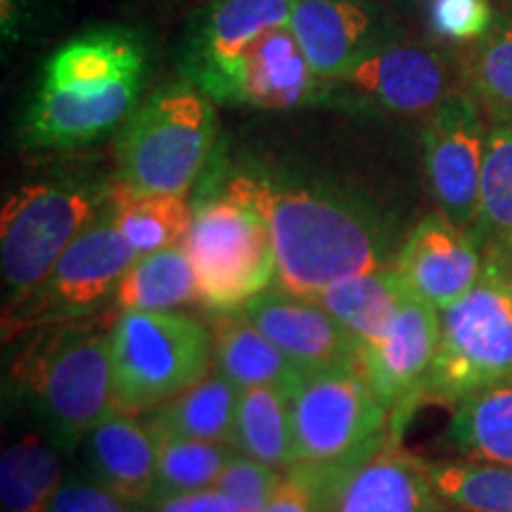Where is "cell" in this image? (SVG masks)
<instances>
[{"label":"cell","instance_id":"obj_1","mask_svg":"<svg viewBox=\"0 0 512 512\" xmlns=\"http://www.w3.org/2000/svg\"><path fill=\"white\" fill-rule=\"evenodd\" d=\"M223 190L252 204L266 219L278 290L313 299L337 280L389 266L380 221L351 197L256 171L233 176Z\"/></svg>","mask_w":512,"mask_h":512},{"label":"cell","instance_id":"obj_2","mask_svg":"<svg viewBox=\"0 0 512 512\" xmlns=\"http://www.w3.org/2000/svg\"><path fill=\"white\" fill-rule=\"evenodd\" d=\"M147 76L136 31L105 27L57 48L43 67L22 133L36 147L91 143L131 119Z\"/></svg>","mask_w":512,"mask_h":512},{"label":"cell","instance_id":"obj_3","mask_svg":"<svg viewBox=\"0 0 512 512\" xmlns=\"http://www.w3.org/2000/svg\"><path fill=\"white\" fill-rule=\"evenodd\" d=\"M110 325L95 318L17 337L5 358V403L22 408L74 456L81 439L114 411Z\"/></svg>","mask_w":512,"mask_h":512},{"label":"cell","instance_id":"obj_4","mask_svg":"<svg viewBox=\"0 0 512 512\" xmlns=\"http://www.w3.org/2000/svg\"><path fill=\"white\" fill-rule=\"evenodd\" d=\"M505 380H512V252L484 249L477 285L439 311V347L420 403L456 408Z\"/></svg>","mask_w":512,"mask_h":512},{"label":"cell","instance_id":"obj_5","mask_svg":"<svg viewBox=\"0 0 512 512\" xmlns=\"http://www.w3.org/2000/svg\"><path fill=\"white\" fill-rule=\"evenodd\" d=\"M112 178L50 176L19 185L0 211L3 311L27 299L110 202Z\"/></svg>","mask_w":512,"mask_h":512},{"label":"cell","instance_id":"obj_6","mask_svg":"<svg viewBox=\"0 0 512 512\" xmlns=\"http://www.w3.org/2000/svg\"><path fill=\"white\" fill-rule=\"evenodd\" d=\"M114 408L147 415L214 370L209 325L183 311H121L110 328Z\"/></svg>","mask_w":512,"mask_h":512},{"label":"cell","instance_id":"obj_7","mask_svg":"<svg viewBox=\"0 0 512 512\" xmlns=\"http://www.w3.org/2000/svg\"><path fill=\"white\" fill-rule=\"evenodd\" d=\"M214 138L209 95L190 81L166 86L126 121L114 181L143 195H188L209 162Z\"/></svg>","mask_w":512,"mask_h":512},{"label":"cell","instance_id":"obj_8","mask_svg":"<svg viewBox=\"0 0 512 512\" xmlns=\"http://www.w3.org/2000/svg\"><path fill=\"white\" fill-rule=\"evenodd\" d=\"M183 247L195 268L200 304L214 313L240 311L275 283V252L266 219L228 190L192 207Z\"/></svg>","mask_w":512,"mask_h":512},{"label":"cell","instance_id":"obj_9","mask_svg":"<svg viewBox=\"0 0 512 512\" xmlns=\"http://www.w3.org/2000/svg\"><path fill=\"white\" fill-rule=\"evenodd\" d=\"M294 465H325L396 439L394 413L358 361L309 370L290 389Z\"/></svg>","mask_w":512,"mask_h":512},{"label":"cell","instance_id":"obj_10","mask_svg":"<svg viewBox=\"0 0 512 512\" xmlns=\"http://www.w3.org/2000/svg\"><path fill=\"white\" fill-rule=\"evenodd\" d=\"M138 254L114 226L110 209L69 245L41 285L3 311V342L50 325L95 318L114 294Z\"/></svg>","mask_w":512,"mask_h":512},{"label":"cell","instance_id":"obj_11","mask_svg":"<svg viewBox=\"0 0 512 512\" xmlns=\"http://www.w3.org/2000/svg\"><path fill=\"white\" fill-rule=\"evenodd\" d=\"M285 475L320 512H458L439 494L425 460L403 453L396 439L337 463H297Z\"/></svg>","mask_w":512,"mask_h":512},{"label":"cell","instance_id":"obj_12","mask_svg":"<svg viewBox=\"0 0 512 512\" xmlns=\"http://www.w3.org/2000/svg\"><path fill=\"white\" fill-rule=\"evenodd\" d=\"M489 128L484 110L472 93L453 91L430 112L425 143L427 185L446 219L475 233L479 214V181Z\"/></svg>","mask_w":512,"mask_h":512},{"label":"cell","instance_id":"obj_13","mask_svg":"<svg viewBox=\"0 0 512 512\" xmlns=\"http://www.w3.org/2000/svg\"><path fill=\"white\" fill-rule=\"evenodd\" d=\"M439 347V311L408 287L403 306L389 328L356 349V361L377 396L394 413V432L406 427L420 406L422 384Z\"/></svg>","mask_w":512,"mask_h":512},{"label":"cell","instance_id":"obj_14","mask_svg":"<svg viewBox=\"0 0 512 512\" xmlns=\"http://www.w3.org/2000/svg\"><path fill=\"white\" fill-rule=\"evenodd\" d=\"M294 0H216L188 55L190 83L211 100L233 102L240 62L266 31L290 24Z\"/></svg>","mask_w":512,"mask_h":512},{"label":"cell","instance_id":"obj_15","mask_svg":"<svg viewBox=\"0 0 512 512\" xmlns=\"http://www.w3.org/2000/svg\"><path fill=\"white\" fill-rule=\"evenodd\" d=\"M394 268L411 292L444 311L477 285L484 268V249L472 230L434 211L415 223L396 254Z\"/></svg>","mask_w":512,"mask_h":512},{"label":"cell","instance_id":"obj_16","mask_svg":"<svg viewBox=\"0 0 512 512\" xmlns=\"http://www.w3.org/2000/svg\"><path fill=\"white\" fill-rule=\"evenodd\" d=\"M337 83L387 114H430L448 93L444 57L420 46H375Z\"/></svg>","mask_w":512,"mask_h":512},{"label":"cell","instance_id":"obj_17","mask_svg":"<svg viewBox=\"0 0 512 512\" xmlns=\"http://www.w3.org/2000/svg\"><path fill=\"white\" fill-rule=\"evenodd\" d=\"M302 373L354 361L356 342L323 306L266 290L240 309Z\"/></svg>","mask_w":512,"mask_h":512},{"label":"cell","instance_id":"obj_18","mask_svg":"<svg viewBox=\"0 0 512 512\" xmlns=\"http://www.w3.org/2000/svg\"><path fill=\"white\" fill-rule=\"evenodd\" d=\"M143 415L114 408L81 439V472L126 501L147 505L155 489L157 437Z\"/></svg>","mask_w":512,"mask_h":512},{"label":"cell","instance_id":"obj_19","mask_svg":"<svg viewBox=\"0 0 512 512\" xmlns=\"http://www.w3.org/2000/svg\"><path fill=\"white\" fill-rule=\"evenodd\" d=\"M69 453L38 422L12 406V427L0 453V510L50 512L67 479Z\"/></svg>","mask_w":512,"mask_h":512},{"label":"cell","instance_id":"obj_20","mask_svg":"<svg viewBox=\"0 0 512 512\" xmlns=\"http://www.w3.org/2000/svg\"><path fill=\"white\" fill-rule=\"evenodd\" d=\"M325 81L313 72L290 24L266 31L240 62L233 102L259 110H292L318 100Z\"/></svg>","mask_w":512,"mask_h":512},{"label":"cell","instance_id":"obj_21","mask_svg":"<svg viewBox=\"0 0 512 512\" xmlns=\"http://www.w3.org/2000/svg\"><path fill=\"white\" fill-rule=\"evenodd\" d=\"M290 29L325 83H337L375 48L373 15L361 0H294Z\"/></svg>","mask_w":512,"mask_h":512},{"label":"cell","instance_id":"obj_22","mask_svg":"<svg viewBox=\"0 0 512 512\" xmlns=\"http://www.w3.org/2000/svg\"><path fill=\"white\" fill-rule=\"evenodd\" d=\"M214 370L245 392L254 387H283L290 392L302 370L242 311L214 313L209 323Z\"/></svg>","mask_w":512,"mask_h":512},{"label":"cell","instance_id":"obj_23","mask_svg":"<svg viewBox=\"0 0 512 512\" xmlns=\"http://www.w3.org/2000/svg\"><path fill=\"white\" fill-rule=\"evenodd\" d=\"M408 285L394 264L337 280L313 297L332 318L349 332L356 349L373 342L389 328L403 306Z\"/></svg>","mask_w":512,"mask_h":512},{"label":"cell","instance_id":"obj_24","mask_svg":"<svg viewBox=\"0 0 512 512\" xmlns=\"http://www.w3.org/2000/svg\"><path fill=\"white\" fill-rule=\"evenodd\" d=\"M238 399L240 389L211 370L200 382L147 413L145 420L159 437L230 444Z\"/></svg>","mask_w":512,"mask_h":512},{"label":"cell","instance_id":"obj_25","mask_svg":"<svg viewBox=\"0 0 512 512\" xmlns=\"http://www.w3.org/2000/svg\"><path fill=\"white\" fill-rule=\"evenodd\" d=\"M107 209L138 259L185 245L192 226L188 195H143L124 188L114 178Z\"/></svg>","mask_w":512,"mask_h":512},{"label":"cell","instance_id":"obj_26","mask_svg":"<svg viewBox=\"0 0 512 512\" xmlns=\"http://www.w3.org/2000/svg\"><path fill=\"white\" fill-rule=\"evenodd\" d=\"M446 439L465 458L512 470V380L458 403L446 427Z\"/></svg>","mask_w":512,"mask_h":512},{"label":"cell","instance_id":"obj_27","mask_svg":"<svg viewBox=\"0 0 512 512\" xmlns=\"http://www.w3.org/2000/svg\"><path fill=\"white\" fill-rule=\"evenodd\" d=\"M230 446L275 470H290L294 465L290 392L283 387L240 392Z\"/></svg>","mask_w":512,"mask_h":512},{"label":"cell","instance_id":"obj_28","mask_svg":"<svg viewBox=\"0 0 512 512\" xmlns=\"http://www.w3.org/2000/svg\"><path fill=\"white\" fill-rule=\"evenodd\" d=\"M200 302L195 268L185 247L140 256L133 261L114 294L117 311H181Z\"/></svg>","mask_w":512,"mask_h":512},{"label":"cell","instance_id":"obj_29","mask_svg":"<svg viewBox=\"0 0 512 512\" xmlns=\"http://www.w3.org/2000/svg\"><path fill=\"white\" fill-rule=\"evenodd\" d=\"M475 235L482 249L512 252V124L489 126Z\"/></svg>","mask_w":512,"mask_h":512},{"label":"cell","instance_id":"obj_30","mask_svg":"<svg viewBox=\"0 0 512 512\" xmlns=\"http://www.w3.org/2000/svg\"><path fill=\"white\" fill-rule=\"evenodd\" d=\"M432 482L458 512H512L510 467L479 460H425Z\"/></svg>","mask_w":512,"mask_h":512},{"label":"cell","instance_id":"obj_31","mask_svg":"<svg viewBox=\"0 0 512 512\" xmlns=\"http://www.w3.org/2000/svg\"><path fill=\"white\" fill-rule=\"evenodd\" d=\"M157 437V470L155 489L150 501L166 496L190 494L216 484L223 467L233 458L235 448L214 441H192L178 437Z\"/></svg>","mask_w":512,"mask_h":512},{"label":"cell","instance_id":"obj_32","mask_svg":"<svg viewBox=\"0 0 512 512\" xmlns=\"http://www.w3.org/2000/svg\"><path fill=\"white\" fill-rule=\"evenodd\" d=\"M470 81L491 124H512V22L482 38L472 53Z\"/></svg>","mask_w":512,"mask_h":512},{"label":"cell","instance_id":"obj_33","mask_svg":"<svg viewBox=\"0 0 512 512\" xmlns=\"http://www.w3.org/2000/svg\"><path fill=\"white\" fill-rule=\"evenodd\" d=\"M283 477V470H275L235 451L214 486L238 505L240 512H264Z\"/></svg>","mask_w":512,"mask_h":512},{"label":"cell","instance_id":"obj_34","mask_svg":"<svg viewBox=\"0 0 512 512\" xmlns=\"http://www.w3.org/2000/svg\"><path fill=\"white\" fill-rule=\"evenodd\" d=\"M430 29L448 41H482L494 29L489 0H432Z\"/></svg>","mask_w":512,"mask_h":512},{"label":"cell","instance_id":"obj_35","mask_svg":"<svg viewBox=\"0 0 512 512\" xmlns=\"http://www.w3.org/2000/svg\"><path fill=\"white\" fill-rule=\"evenodd\" d=\"M50 512H147L145 505L131 503L83 472H69L57 491Z\"/></svg>","mask_w":512,"mask_h":512},{"label":"cell","instance_id":"obj_36","mask_svg":"<svg viewBox=\"0 0 512 512\" xmlns=\"http://www.w3.org/2000/svg\"><path fill=\"white\" fill-rule=\"evenodd\" d=\"M147 512H240L230 498L216 486L202 491H190V494L166 496L159 501L145 505Z\"/></svg>","mask_w":512,"mask_h":512},{"label":"cell","instance_id":"obj_37","mask_svg":"<svg viewBox=\"0 0 512 512\" xmlns=\"http://www.w3.org/2000/svg\"><path fill=\"white\" fill-rule=\"evenodd\" d=\"M264 512H320L311 496L306 494L302 486H297L290 477H283L278 491H275Z\"/></svg>","mask_w":512,"mask_h":512},{"label":"cell","instance_id":"obj_38","mask_svg":"<svg viewBox=\"0 0 512 512\" xmlns=\"http://www.w3.org/2000/svg\"><path fill=\"white\" fill-rule=\"evenodd\" d=\"M27 5L29 0H0V31L8 43H17L22 38Z\"/></svg>","mask_w":512,"mask_h":512}]
</instances>
